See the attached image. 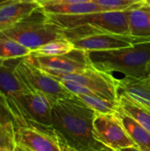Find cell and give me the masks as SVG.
<instances>
[{
    "label": "cell",
    "instance_id": "6da1fadb",
    "mask_svg": "<svg viewBox=\"0 0 150 151\" xmlns=\"http://www.w3.org/2000/svg\"><path fill=\"white\" fill-rule=\"evenodd\" d=\"M95 113L76 96L59 99L52 109V127L65 147L100 151L104 145L94 135Z\"/></svg>",
    "mask_w": 150,
    "mask_h": 151
},
{
    "label": "cell",
    "instance_id": "7a4b0ae2",
    "mask_svg": "<svg viewBox=\"0 0 150 151\" xmlns=\"http://www.w3.org/2000/svg\"><path fill=\"white\" fill-rule=\"evenodd\" d=\"M47 14L48 19L59 27L70 41L99 34L129 35L127 11L103 12L81 15Z\"/></svg>",
    "mask_w": 150,
    "mask_h": 151
},
{
    "label": "cell",
    "instance_id": "3957f363",
    "mask_svg": "<svg viewBox=\"0 0 150 151\" xmlns=\"http://www.w3.org/2000/svg\"><path fill=\"white\" fill-rule=\"evenodd\" d=\"M86 53L95 68L111 75L119 73L126 77L147 79L150 73V42Z\"/></svg>",
    "mask_w": 150,
    "mask_h": 151
},
{
    "label": "cell",
    "instance_id": "277c9868",
    "mask_svg": "<svg viewBox=\"0 0 150 151\" xmlns=\"http://www.w3.org/2000/svg\"><path fill=\"white\" fill-rule=\"evenodd\" d=\"M61 37H65L63 30L48 19L41 6L11 28L0 33V39L14 40L32 51Z\"/></svg>",
    "mask_w": 150,
    "mask_h": 151
},
{
    "label": "cell",
    "instance_id": "5b68a950",
    "mask_svg": "<svg viewBox=\"0 0 150 151\" xmlns=\"http://www.w3.org/2000/svg\"><path fill=\"white\" fill-rule=\"evenodd\" d=\"M16 143L30 151H65V146L52 127L27 119L14 125Z\"/></svg>",
    "mask_w": 150,
    "mask_h": 151
},
{
    "label": "cell",
    "instance_id": "8992f818",
    "mask_svg": "<svg viewBox=\"0 0 150 151\" xmlns=\"http://www.w3.org/2000/svg\"><path fill=\"white\" fill-rule=\"evenodd\" d=\"M24 59L55 78L80 73L92 65L86 51L76 49L62 56H43L31 52Z\"/></svg>",
    "mask_w": 150,
    "mask_h": 151
},
{
    "label": "cell",
    "instance_id": "52a82bcc",
    "mask_svg": "<svg viewBox=\"0 0 150 151\" xmlns=\"http://www.w3.org/2000/svg\"><path fill=\"white\" fill-rule=\"evenodd\" d=\"M15 72L31 92H41L56 101L74 96L57 79L31 65L24 58L19 60Z\"/></svg>",
    "mask_w": 150,
    "mask_h": 151
},
{
    "label": "cell",
    "instance_id": "ba28073f",
    "mask_svg": "<svg viewBox=\"0 0 150 151\" xmlns=\"http://www.w3.org/2000/svg\"><path fill=\"white\" fill-rule=\"evenodd\" d=\"M93 127L95 138L104 146L116 150L136 146L115 114L95 113Z\"/></svg>",
    "mask_w": 150,
    "mask_h": 151
},
{
    "label": "cell",
    "instance_id": "9c48e42d",
    "mask_svg": "<svg viewBox=\"0 0 150 151\" xmlns=\"http://www.w3.org/2000/svg\"><path fill=\"white\" fill-rule=\"evenodd\" d=\"M56 79L58 81H71L80 84L87 87L96 96L102 98L113 101L118 100V79L111 74L95 68L93 65L80 73L68 74Z\"/></svg>",
    "mask_w": 150,
    "mask_h": 151
},
{
    "label": "cell",
    "instance_id": "30bf717a",
    "mask_svg": "<svg viewBox=\"0 0 150 151\" xmlns=\"http://www.w3.org/2000/svg\"><path fill=\"white\" fill-rule=\"evenodd\" d=\"M13 102L19 106L25 119L52 127V109L56 100L41 92L34 91L20 96Z\"/></svg>",
    "mask_w": 150,
    "mask_h": 151
},
{
    "label": "cell",
    "instance_id": "8fae6325",
    "mask_svg": "<svg viewBox=\"0 0 150 151\" xmlns=\"http://www.w3.org/2000/svg\"><path fill=\"white\" fill-rule=\"evenodd\" d=\"M76 50L83 51H103L122 49L135 45L134 38L117 34H99L74 39L71 41Z\"/></svg>",
    "mask_w": 150,
    "mask_h": 151
},
{
    "label": "cell",
    "instance_id": "7c38bea8",
    "mask_svg": "<svg viewBox=\"0 0 150 151\" xmlns=\"http://www.w3.org/2000/svg\"><path fill=\"white\" fill-rule=\"evenodd\" d=\"M4 62L0 64V92L10 102H13L20 96L31 92L15 72V66Z\"/></svg>",
    "mask_w": 150,
    "mask_h": 151
},
{
    "label": "cell",
    "instance_id": "4fadbf2b",
    "mask_svg": "<svg viewBox=\"0 0 150 151\" xmlns=\"http://www.w3.org/2000/svg\"><path fill=\"white\" fill-rule=\"evenodd\" d=\"M118 94H124L150 110V82L146 79L124 76L118 79Z\"/></svg>",
    "mask_w": 150,
    "mask_h": 151
},
{
    "label": "cell",
    "instance_id": "5bb4252c",
    "mask_svg": "<svg viewBox=\"0 0 150 151\" xmlns=\"http://www.w3.org/2000/svg\"><path fill=\"white\" fill-rule=\"evenodd\" d=\"M39 7L37 3L19 1L0 7V33L11 28Z\"/></svg>",
    "mask_w": 150,
    "mask_h": 151
},
{
    "label": "cell",
    "instance_id": "9a60e30c",
    "mask_svg": "<svg viewBox=\"0 0 150 151\" xmlns=\"http://www.w3.org/2000/svg\"><path fill=\"white\" fill-rule=\"evenodd\" d=\"M40 6L45 13L58 15H81L109 12L93 1L71 4H42Z\"/></svg>",
    "mask_w": 150,
    "mask_h": 151
},
{
    "label": "cell",
    "instance_id": "2e32d148",
    "mask_svg": "<svg viewBox=\"0 0 150 151\" xmlns=\"http://www.w3.org/2000/svg\"><path fill=\"white\" fill-rule=\"evenodd\" d=\"M130 35L150 42V8L142 4L127 10Z\"/></svg>",
    "mask_w": 150,
    "mask_h": 151
},
{
    "label": "cell",
    "instance_id": "e0dca14e",
    "mask_svg": "<svg viewBox=\"0 0 150 151\" xmlns=\"http://www.w3.org/2000/svg\"><path fill=\"white\" fill-rule=\"evenodd\" d=\"M115 115L121 122L129 136L134 142L135 145L142 150L150 151V133L133 118L126 114L121 110V107Z\"/></svg>",
    "mask_w": 150,
    "mask_h": 151
},
{
    "label": "cell",
    "instance_id": "ac0fdd59",
    "mask_svg": "<svg viewBox=\"0 0 150 151\" xmlns=\"http://www.w3.org/2000/svg\"><path fill=\"white\" fill-rule=\"evenodd\" d=\"M118 102L121 110L136 122H138L143 128L150 133V110L130 99L124 94H118Z\"/></svg>",
    "mask_w": 150,
    "mask_h": 151
},
{
    "label": "cell",
    "instance_id": "d6986e66",
    "mask_svg": "<svg viewBox=\"0 0 150 151\" xmlns=\"http://www.w3.org/2000/svg\"><path fill=\"white\" fill-rule=\"evenodd\" d=\"M78 96L87 106L91 108L96 113L100 114H116L120 110L118 100H108L96 96L78 95Z\"/></svg>",
    "mask_w": 150,
    "mask_h": 151
},
{
    "label": "cell",
    "instance_id": "ffe728a7",
    "mask_svg": "<svg viewBox=\"0 0 150 151\" xmlns=\"http://www.w3.org/2000/svg\"><path fill=\"white\" fill-rule=\"evenodd\" d=\"M32 50L11 39H0V61L21 59L31 54Z\"/></svg>",
    "mask_w": 150,
    "mask_h": 151
},
{
    "label": "cell",
    "instance_id": "44dd1931",
    "mask_svg": "<svg viewBox=\"0 0 150 151\" xmlns=\"http://www.w3.org/2000/svg\"><path fill=\"white\" fill-rule=\"evenodd\" d=\"M75 50L73 43L65 37L53 40L40 48L32 51V53L43 56H62L68 54Z\"/></svg>",
    "mask_w": 150,
    "mask_h": 151
},
{
    "label": "cell",
    "instance_id": "7402d4cb",
    "mask_svg": "<svg viewBox=\"0 0 150 151\" xmlns=\"http://www.w3.org/2000/svg\"><path fill=\"white\" fill-rule=\"evenodd\" d=\"M23 118L17 104L10 102L5 96L0 94V124L13 123L15 125L18 120Z\"/></svg>",
    "mask_w": 150,
    "mask_h": 151
},
{
    "label": "cell",
    "instance_id": "603a6c76",
    "mask_svg": "<svg viewBox=\"0 0 150 151\" xmlns=\"http://www.w3.org/2000/svg\"><path fill=\"white\" fill-rule=\"evenodd\" d=\"M15 145L14 124H0V151H12Z\"/></svg>",
    "mask_w": 150,
    "mask_h": 151
},
{
    "label": "cell",
    "instance_id": "cb8c5ba5",
    "mask_svg": "<svg viewBox=\"0 0 150 151\" xmlns=\"http://www.w3.org/2000/svg\"><path fill=\"white\" fill-rule=\"evenodd\" d=\"M94 3L105 8L109 12L114 11H127L142 4H135L129 0H92Z\"/></svg>",
    "mask_w": 150,
    "mask_h": 151
},
{
    "label": "cell",
    "instance_id": "d4e9b609",
    "mask_svg": "<svg viewBox=\"0 0 150 151\" xmlns=\"http://www.w3.org/2000/svg\"><path fill=\"white\" fill-rule=\"evenodd\" d=\"M91 1L92 0H48L42 4H71V3H82V2H91Z\"/></svg>",
    "mask_w": 150,
    "mask_h": 151
},
{
    "label": "cell",
    "instance_id": "484cf974",
    "mask_svg": "<svg viewBox=\"0 0 150 151\" xmlns=\"http://www.w3.org/2000/svg\"><path fill=\"white\" fill-rule=\"evenodd\" d=\"M119 151H144L141 150L140 148H138L137 146H133V147H127V148H124Z\"/></svg>",
    "mask_w": 150,
    "mask_h": 151
},
{
    "label": "cell",
    "instance_id": "4316f807",
    "mask_svg": "<svg viewBox=\"0 0 150 151\" xmlns=\"http://www.w3.org/2000/svg\"><path fill=\"white\" fill-rule=\"evenodd\" d=\"M12 151H30V150H28L27 149H26V148H24V147L20 146V145H19V144H18V143H16V145H15V147H14V149H13V150Z\"/></svg>",
    "mask_w": 150,
    "mask_h": 151
},
{
    "label": "cell",
    "instance_id": "83f0119b",
    "mask_svg": "<svg viewBox=\"0 0 150 151\" xmlns=\"http://www.w3.org/2000/svg\"><path fill=\"white\" fill-rule=\"evenodd\" d=\"M18 1H19V2H29V3H37V4H42V3H44V2H46V1H48V0H18Z\"/></svg>",
    "mask_w": 150,
    "mask_h": 151
},
{
    "label": "cell",
    "instance_id": "f1b7e54d",
    "mask_svg": "<svg viewBox=\"0 0 150 151\" xmlns=\"http://www.w3.org/2000/svg\"><path fill=\"white\" fill-rule=\"evenodd\" d=\"M17 1L18 0H0V7L6 5V4H9L11 3H13V2H17Z\"/></svg>",
    "mask_w": 150,
    "mask_h": 151
},
{
    "label": "cell",
    "instance_id": "f546056e",
    "mask_svg": "<svg viewBox=\"0 0 150 151\" xmlns=\"http://www.w3.org/2000/svg\"><path fill=\"white\" fill-rule=\"evenodd\" d=\"M100 151H119V150H113V149L109 148V147H107V146H103V147L102 148V150H101Z\"/></svg>",
    "mask_w": 150,
    "mask_h": 151
},
{
    "label": "cell",
    "instance_id": "4dcf8cb0",
    "mask_svg": "<svg viewBox=\"0 0 150 151\" xmlns=\"http://www.w3.org/2000/svg\"><path fill=\"white\" fill-rule=\"evenodd\" d=\"M142 5L149 7L150 8V0H143L142 1Z\"/></svg>",
    "mask_w": 150,
    "mask_h": 151
},
{
    "label": "cell",
    "instance_id": "1f68e13d",
    "mask_svg": "<svg viewBox=\"0 0 150 151\" xmlns=\"http://www.w3.org/2000/svg\"><path fill=\"white\" fill-rule=\"evenodd\" d=\"M65 151H93V150H74L72 148L70 147H65Z\"/></svg>",
    "mask_w": 150,
    "mask_h": 151
},
{
    "label": "cell",
    "instance_id": "d6a6232c",
    "mask_svg": "<svg viewBox=\"0 0 150 151\" xmlns=\"http://www.w3.org/2000/svg\"><path fill=\"white\" fill-rule=\"evenodd\" d=\"M146 80H147V81H149V82H150V73H149V76H148V78H147V79H146Z\"/></svg>",
    "mask_w": 150,
    "mask_h": 151
},
{
    "label": "cell",
    "instance_id": "836d02e7",
    "mask_svg": "<svg viewBox=\"0 0 150 151\" xmlns=\"http://www.w3.org/2000/svg\"><path fill=\"white\" fill-rule=\"evenodd\" d=\"M4 62H5V61H4ZM3 63H4V62H2V61H0V64H3Z\"/></svg>",
    "mask_w": 150,
    "mask_h": 151
},
{
    "label": "cell",
    "instance_id": "e575fe53",
    "mask_svg": "<svg viewBox=\"0 0 150 151\" xmlns=\"http://www.w3.org/2000/svg\"><path fill=\"white\" fill-rule=\"evenodd\" d=\"M0 94H2V93H1V92H0Z\"/></svg>",
    "mask_w": 150,
    "mask_h": 151
}]
</instances>
